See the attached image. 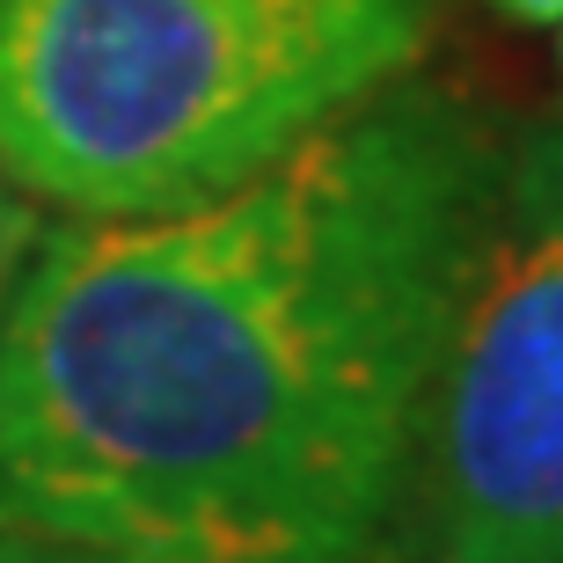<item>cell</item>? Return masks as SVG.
Instances as JSON below:
<instances>
[{"label": "cell", "mask_w": 563, "mask_h": 563, "mask_svg": "<svg viewBox=\"0 0 563 563\" xmlns=\"http://www.w3.org/2000/svg\"><path fill=\"white\" fill-rule=\"evenodd\" d=\"M505 140L402 74L220 198L44 228L0 314V527L125 563H374Z\"/></svg>", "instance_id": "6da1fadb"}, {"label": "cell", "mask_w": 563, "mask_h": 563, "mask_svg": "<svg viewBox=\"0 0 563 563\" xmlns=\"http://www.w3.org/2000/svg\"><path fill=\"white\" fill-rule=\"evenodd\" d=\"M432 0H0V162L74 220L250 184L402 81Z\"/></svg>", "instance_id": "7a4b0ae2"}, {"label": "cell", "mask_w": 563, "mask_h": 563, "mask_svg": "<svg viewBox=\"0 0 563 563\" xmlns=\"http://www.w3.org/2000/svg\"><path fill=\"white\" fill-rule=\"evenodd\" d=\"M410 563H563V132L505 140L498 198L418 410Z\"/></svg>", "instance_id": "3957f363"}, {"label": "cell", "mask_w": 563, "mask_h": 563, "mask_svg": "<svg viewBox=\"0 0 563 563\" xmlns=\"http://www.w3.org/2000/svg\"><path fill=\"white\" fill-rule=\"evenodd\" d=\"M37 234H44V220H37V206H30V190H22L15 176H8V162H0V314H8V300H15Z\"/></svg>", "instance_id": "277c9868"}, {"label": "cell", "mask_w": 563, "mask_h": 563, "mask_svg": "<svg viewBox=\"0 0 563 563\" xmlns=\"http://www.w3.org/2000/svg\"><path fill=\"white\" fill-rule=\"evenodd\" d=\"M0 563H125V556H96V549H74V542H44V534H22V527H0Z\"/></svg>", "instance_id": "5b68a950"}, {"label": "cell", "mask_w": 563, "mask_h": 563, "mask_svg": "<svg viewBox=\"0 0 563 563\" xmlns=\"http://www.w3.org/2000/svg\"><path fill=\"white\" fill-rule=\"evenodd\" d=\"M483 8H498L505 22H527V30H549V22H563V0H483Z\"/></svg>", "instance_id": "8992f818"}]
</instances>
